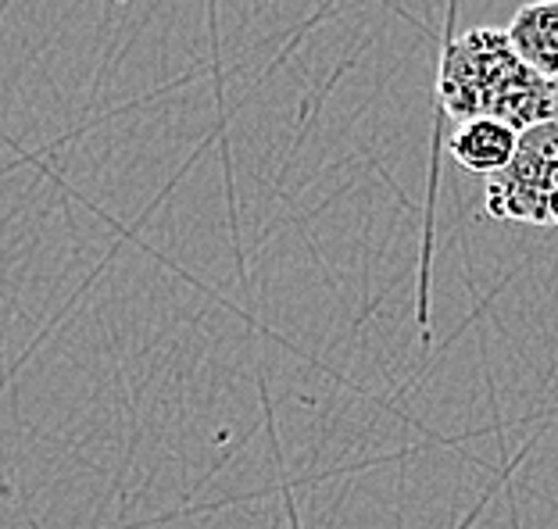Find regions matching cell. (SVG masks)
<instances>
[{
	"mask_svg": "<svg viewBox=\"0 0 558 529\" xmlns=\"http://www.w3.org/2000/svg\"><path fill=\"white\" fill-rule=\"evenodd\" d=\"M437 97L454 122L494 119L526 133L558 119V86L541 79L501 29H469L444 47Z\"/></svg>",
	"mask_w": 558,
	"mask_h": 529,
	"instance_id": "obj_1",
	"label": "cell"
},
{
	"mask_svg": "<svg viewBox=\"0 0 558 529\" xmlns=\"http://www.w3.org/2000/svg\"><path fill=\"white\" fill-rule=\"evenodd\" d=\"M487 216L526 225H558V119L519 133L509 169L490 175Z\"/></svg>",
	"mask_w": 558,
	"mask_h": 529,
	"instance_id": "obj_2",
	"label": "cell"
},
{
	"mask_svg": "<svg viewBox=\"0 0 558 529\" xmlns=\"http://www.w3.org/2000/svg\"><path fill=\"white\" fill-rule=\"evenodd\" d=\"M509 44L541 79L558 86V0H530L509 22Z\"/></svg>",
	"mask_w": 558,
	"mask_h": 529,
	"instance_id": "obj_3",
	"label": "cell"
},
{
	"mask_svg": "<svg viewBox=\"0 0 558 529\" xmlns=\"http://www.w3.org/2000/svg\"><path fill=\"white\" fill-rule=\"evenodd\" d=\"M448 147H451V158L459 161L462 169L490 180V175H498L501 169H509V161L515 158V147H519V133L505 122L473 119V122H459V130L451 133Z\"/></svg>",
	"mask_w": 558,
	"mask_h": 529,
	"instance_id": "obj_4",
	"label": "cell"
}]
</instances>
